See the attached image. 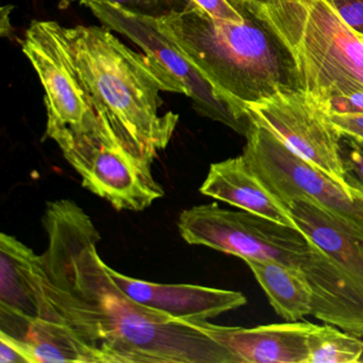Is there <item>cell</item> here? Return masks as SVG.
Wrapping results in <instances>:
<instances>
[{
    "label": "cell",
    "instance_id": "cell-1",
    "mask_svg": "<svg viewBox=\"0 0 363 363\" xmlns=\"http://www.w3.org/2000/svg\"><path fill=\"white\" fill-rule=\"evenodd\" d=\"M44 291L60 318L104 363H235L208 333L210 323L177 320L133 301L101 260L90 216L67 199L46 205Z\"/></svg>",
    "mask_w": 363,
    "mask_h": 363
},
{
    "label": "cell",
    "instance_id": "cell-2",
    "mask_svg": "<svg viewBox=\"0 0 363 363\" xmlns=\"http://www.w3.org/2000/svg\"><path fill=\"white\" fill-rule=\"evenodd\" d=\"M76 69L101 124L131 154L154 162L171 142L179 116H160V93L186 95L152 57L123 44L106 27L65 28Z\"/></svg>",
    "mask_w": 363,
    "mask_h": 363
},
{
    "label": "cell",
    "instance_id": "cell-3",
    "mask_svg": "<svg viewBox=\"0 0 363 363\" xmlns=\"http://www.w3.org/2000/svg\"><path fill=\"white\" fill-rule=\"evenodd\" d=\"M238 6L243 23L216 20L199 6L157 23L214 88L247 113L248 106L303 88L292 50L260 6L254 0Z\"/></svg>",
    "mask_w": 363,
    "mask_h": 363
},
{
    "label": "cell",
    "instance_id": "cell-4",
    "mask_svg": "<svg viewBox=\"0 0 363 363\" xmlns=\"http://www.w3.org/2000/svg\"><path fill=\"white\" fill-rule=\"evenodd\" d=\"M261 9L292 50L305 92L320 103L363 90V38L326 0Z\"/></svg>",
    "mask_w": 363,
    "mask_h": 363
},
{
    "label": "cell",
    "instance_id": "cell-5",
    "mask_svg": "<svg viewBox=\"0 0 363 363\" xmlns=\"http://www.w3.org/2000/svg\"><path fill=\"white\" fill-rule=\"evenodd\" d=\"M288 209L311 245L301 271L313 292L312 315L363 339L362 240L303 197Z\"/></svg>",
    "mask_w": 363,
    "mask_h": 363
},
{
    "label": "cell",
    "instance_id": "cell-6",
    "mask_svg": "<svg viewBox=\"0 0 363 363\" xmlns=\"http://www.w3.org/2000/svg\"><path fill=\"white\" fill-rule=\"evenodd\" d=\"M245 138L242 156L286 208L294 199H308L363 241L362 193L344 188L257 123Z\"/></svg>",
    "mask_w": 363,
    "mask_h": 363
},
{
    "label": "cell",
    "instance_id": "cell-7",
    "mask_svg": "<svg viewBox=\"0 0 363 363\" xmlns=\"http://www.w3.org/2000/svg\"><path fill=\"white\" fill-rule=\"evenodd\" d=\"M45 135L79 174L82 186L118 211H143L164 196L152 175V163L131 154L116 140L50 123Z\"/></svg>",
    "mask_w": 363,
    "mask_h": 363
},
{
    "label": "cell",
    "instance_id": "cell-8",
    "mask_svg": "<svg viewBox=\"0 0 363 363\" xmlns=\"http://www.w3.org/2000/svg\"><path fill=\"white\" fill-rule=\"evenodd\" d=\"M182 239L247 260H276L301 269L311 254L309 240L292 228L216 203L194 206L178 218Z\"/></svg>",
    "mask_w": 363,
    "mask_h": 363
},
{
    "label": "cell",
    "instance_id": "cell-9",
    "mask_svg": "<svg viewBox=\"0 0 363 363\" xmlns=\"http://www.w3.org/2000/svg\"><path fill=\"white\" fill-rule=\"evenodd\" d=\"M22 48L45 90L48 123L116 140L93 109L69 52L65 27L52 21H35L25 33Z\"/></svg>",
    "mask_w": 363,
    "mask_h": 363
},
{
    "label": "cell",
    "instance_id": "cell-10",
    "mask_svg": "<svg viewBox=\"0 0 363 363\" xmlns=\"http://www.w3.org/2000/svg\"><path fill=\"white\" fill-rule=\"evenodd\" d=\"M86 7L101 21L104 27L116 31L137 44L146 55L156 59L171 72L186 90V96L201 116L222 123L246 137L252 120L227 101L206 76L159 27L157 20L135 16L106 4L88 3Z\"/></svg>",
    "mask_w": 363,
    "mask_h": 363
},
{
    "label": "cell",
    "instance_id": "cell-11",
    "mask_svg": "<svg viewBox=\"0 0 363 363\" xmlns=\"http://www.w3.org/2000/svg\"><path fill=\"white\" fill-rule=\"evenodd\" d=\"M252 122L271 131L289 150L348 186L340 155L342 135L324 108L305 91L279 92L246 108Z\"/></svg>",
    "mask_w": 363,
    "mask_h": 363
},
{
    "label": "cell",
    "instance_id": "cell-12",
    "mask_svg": "<svg viewBox=\"0 0 363 363\" xmlns=\"http://www.w3.org/2000/svg\"><path fill=\"white\" fill-rule=\"evenodd\" d=\"M107 269L112 279L133 301L177 320L206 322L247 303L245 295L238 291L144 281L124 275L109 265Z\"/></svg>",
    "mask_w": 363,
    "mask_h": 363
},
{
    "label": "cell",
    "instance_id": "cell-13",
    "mask_svg": "<svg viewBox=\"0 0 363 363\" xmlns=\"http://www.w3.org/2000/svg\"><path fill=\"white\" fill-rule=\"evenodd\" d=\"M315 326L305 320L252 328L210 323L208 333L235 363H308L309 337Z\"/></svg>",
    "mask_w": 363,
    "mask_h": 363
},
{
    "label": "cell",
    "instance_id": "cell-14",
    "mask_svg": "<svg viewBox=\"0 0 363 363\" xmlns=\"http://www.w3.org/2000/svg\"><path fill=\"white\" fill-rule=\"evenodd\" d=\"M0 337L16 346L28 363H104L101 354L63 320L0 309Z\"/></svg>",
    "mask_w": 363,
    "mask_h": 363
},
{
    "label": "cell",
    "instance_id": "cell-15",
    "mask_svg": "<svg viewBox=\"0 0 363 363\" xmlns=\"http://www.w3.org/2000/svg\"><path fill=\"white\" fill-rule=\"evenodd\" d=\"M199 192L238 209L299 229L288 208L271 192L242 155L210 165Z\"/></svg>",
    "mask_w": 363,
    "mask_h": 363
},
{
    "label": "cell",
    "instance_id": "cell-16",
    "mask_svg": "<svg viewBox=\"0 0 363 363\" xmlns=\"http://www.w3.org/2000/svg\"><path fill=\"white\" fill-rule=\"evenodd\" d=\"M44 293L41 255L7 233L0 235V309L39 315Z\"/></svg>",
    "mask_w": 363,
    "mask_h": 363
},
{
    "label": "cell",
    "instance_id": "cell-17",
    "mask_svg": "<svg viewBox=\"0 0 363 363\" xmlns=\"http://www.w3.org/2000/svg\"><path fill=\"white\" fill-rule=\"evenodd\" d=\"M245 263L282 320L299 322L313 314V292L301 269L276 260Z\"/></svg>",
    "mask_w": 363,
    "mask_h": 363
},
{
    "label": "cell",
    "instance_id": "cell-18",
    "mask_svg": "<svg viewBox=\"0 0 363 363\" xmlns=\"http://www.w3.org/2000/svg\"><path fill=\"white\" fill-rule=\"evenodd\" d=\"M308 363H363V339L333 325H316L309 337Z\"/></svg>",
    "mask_w": 363,
    "mask_h": 363
},
{
    "label": "cell",
    "instance_id": "cell-19",
    "mask_svg": "<svg viewBox=\"0 0 363 363\" xmlns=\"http://www.w3.org/2000/svg\"><path fill=\"white\" fill-rule=\"evenodd\" d=\"M82 5L88 3L106 4L135 16L160 20L176 12L196 7L193 0H73Z\"/></svg>",
    "mask_w": 363,
    "mask_h": 363
},
{
    "label": "cell",
    "instance_id": "cell-20",
    "mask_svg": "<svg viewBox=\"0 0 363 363\" xmlns=\"http://www.w3.org/2000/svg\"><path fill=\"white\" fill-rule=\"evenodd\" d=\"M340 155L348 186L363 193V142L342 135Z\"/></svg>",
    "mask_w": 363,
    "mask_h": 363
},
{
    "label": "cell",
    "instance_id": "cell-21",
    "mask_svg": "<svg viewBox=\"0 0 363 363\" xmlns=\"http://www.w3.org/2000/svg\"><path fill=\"white\" fill-rule=\"evenodd\" d=\"M354 33L363 38V0H326Z\"/></svg>",
    "mask_w": 363,
    "mask_h": 363
},
{
    "label": "cell",
    "instance_id": "cell-22",
    "mask_svg": "<svg viewBox=\"0 0 363 363\" xmlns=\"http://www.w3.org/2000/svg\"><path fill=\"white\" fill-rule=\"evenodd\" d=\"M318 104L324 108L328 116L363 113V90L331 97Z\"/></svg>",
    "mask_w": 363,
    "mask_h": 363
},
{
    "label": "cell",
    "instance_id": "cell-23",
    "mask_svg": "<svg viewBox=\"0 0 363 363\" xmlns=\"http://www.w3.org/2000/svg\"><path fill=\"white\" fill-rule=\"evenodd\" d=\"M329 120L341 135H350L356 131L363 130V113L333 114L329 116Z\"/></svg>",
    "mask_w": 363,
    "mask_h": 363
},
{
    "label": "cell",
    "instance_id": "cell-24",
    "mask_svg": "<svg viewBox=\"0 0 363 363\" xmlns=\"http://www.w3.org/2000/svg\"><path fill=\"white\" fill-rule=\"evenodd\" d=\"M0 363H28L24 354L7 339L0 337Z\"/></svg>",
    "mask_w": 363,
    "mask_h": 363
},
{
    "label": "cell",
    "instance_id": "cell-25",
    "mask_svg": "<svg viewBox=\"0 0 363 363\" xmlns=\"http://www.w3.org/2000/svg\"><path fill=\"white\" fill-rule=\"evenodd\" d=\"M261 7H275V6L284 5V4L292 3L294 0H254Z\"/></svg>",
    "mask_w": 363,
    "mask_h": 363
},
{
    "label": "cell",
    "instance_id": "cell-26",
    "mask_svg": "<svg viewBox=\"0 0 363 363\" xmlns=\"http://www.w3.org/2000/svg\"><path fill=\"white\" fill-rule=\"evenodd\" d=\"M346 137L354 138L358 141L363 142V130L356 131V133H352L350 135H346Z\"/></svg>",
    "mask_w": 363,
    "mask_h": 363
},
{
    "label": "cell",
    "instance_id": "cell-27",
    "mask_svg": "<svg viewBox=\"0 0 363 363\" xmlns=\"http://www.w3.org/2000/svg\"><path fill=\"white\" fill-rule=\"evenodd\" d=\"M360 193H362V192H360ZM362 194H363V193H362Z\"/></svg>",
    "mask_w": 363,
    "mask_h": 363
}]
</instances>
